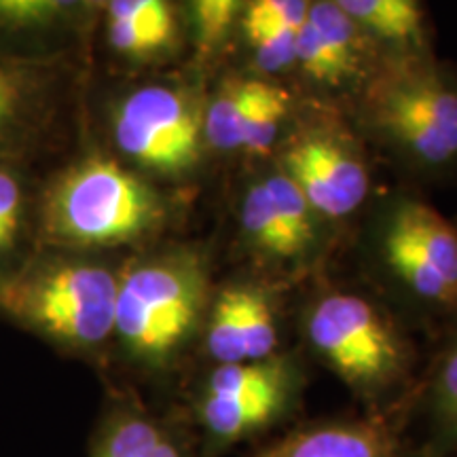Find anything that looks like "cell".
Wrapping results in <instances>:
<instances>
[{"instance_id":"4fadbf2b","label":"cell","mask_w":457,"mask_h":457,"mask_svg":"<svg viewBox=\"0 0 457 457\" xmlns=\"http://www.w3.org/2000/svg\"><path fill=\"white\" fill-rule=\"evenodd\" d=\"M409 428L426 457H457V324L420 375Z\"/></svg>"},{"instance_id":"8fae6325","label":"cell","mask_w":457,"mask_h":457,"mask_svg":"<svg viewBox=\"0 0 457 457\" xmlns=\"http://www.w3.org/2000/svg\"><path fill=\"white\" fill-rule=\"evenodd\" d=\"M87 457H204L197 438L171 409L138 390L111 386L89 436Z\"/></svg>"},{"instance_id":"ffe728a7","label":"cell","mask_w":457,"mask_h":457,"mask_svg":"<svg viewBox=\"0 0 457 457\" xmlns=\"http://www.w3.org/2000/svg\"><path fill=\"white\" fill-rule=\"evenodd\" d=\"M38 83L41 77L32 64L0 57V140L30 112Z\"/></svg>"},{"instance_id":"5bb4252c","label":"cell","mask_w":457,"mask_h":457,"mask_svg":"<svg viewBox=\"0 0 457 457\" xmlns=\"http://www.w3.org/2000/svg\"><path fill=\"white\" fill-rule=\"evenodd\" d=\"M108 41L128 57H151L168 49L176 34L170 0H108Z\"/></svg>"},{"instance_id":"277c9868","label":"cell","mask_w":457,"mask_h":457,"mask_svg":"<svg viewBox=\"0 0 457 457\" xmlns=\"http://www.w3.org/2000/svg\"><path fill=\"white\" fill-rule=\"evenodd\" d=\"M119 271L104 262L51 259L0 279V312L71 353L100 356L112 343Z\"/></svg>"},{"instance_id":"2e32d148","label":"cell","mask_w":457,"mask_h":457,"mask_svg":"<svg viewBox=\"0 0 457 457\" xmlns=\"http://www.w3.org/2000/svg\"><path fill=\"white\" fill-rule=\"evenodd\" d=\"M242 222L250 244L261 254L270 256L273 261H296L293 245L288 242V236H286L270 193L262 182L253 185L245 193Z\"/></svg>"},{"instance_id":"7c38bea8","label":"cell","mask_w":457,"mask_h":457,"mask_svg":"<svg viewBox=\"0 0 457 457\" xmlns=\"http://www.w3.org/2000/svg\"><path fill=\"white\" fill-rule=\"evenodd\" d=\"M284 174L316 212L341 219L364 202L369 176L360 159L327 136H307L288 148Z\"/></svg>"},{"instance_id":"7402d4cb","label":"cell","mask_w":457,"mask_h":457,"mask_svg":"<svg viewBox=\"0 0 457 457\" xmlns=\"http://www.w3.org/2000/svg\"><path fill=\"white\" fill-rule=\"evenodd\" d=\"M307 21L316 28L320 37L328 43L335 55L352 71L353 47H356V24L335 0H318L310 4Z\"/></svg>"},{"instance_id":"5b68a950","label":"cell","mask_w":457,"mask_h":457,"mask_svg":"<svg viewBox=\"0 0 457 457\" xmlns=\"http://www.w3.org/2000/svg\"><path fill=\"white\" fill-rule=\"evenodd\" d=\"M162 216L151 187L104 157H89L57 179L45 204V227L57 242L104 248L131 242Z\"/></svg>"},{"instance_id":"30bf717a","label":"cell","mask_w":457,"mask_h":457,"mask_svg":"<svg viewBox=\"0 0 457 457\" xmlns=\"http://www.w3.org/2000/svg\"><path fill=\"white\" fill-rule=\"evenodd\" d=\"M381 128L428 168L457 163V81L424 72L398 83L381 100Z\"/></svg>"},{"instance_id":"6da1fadb","label":"cell","mask_w":457,"mask_h":457,"mask_svg":"<svg viewBox=\"0 0 457 457\" xmlns=\"http://www.w3.org/2000/svg\"><path fill=\"white\" fill-rule=\"evenodd\" d=\"M301 335L358 411L409 426L421 373L413 341L381 303L356 290H322L303 307Z\"/></svg>"},{"instance_id":"ba28073f","label":"cell","mask_w":457,"mask_h":457,"mask_svg":"<svg viewBox=\"0 0 457 457\" xmlns=\"http://www.w3.org/2000/svg\"><path fill=\"white\" fill-rule=\"evenodd\" d=\"M199 352L204 364L256 362L282 353L278 295L265 284L236 279L212 290Z\"/></svg>"},{"instance_id":"44dd1931","label":"cell","mask_w":457,"mask_h":457,"mask_svg":"<svg viewBox=\"0 0 457 457\" xmlns=\"http://www.w3.org/2000/svg\"><path fill=\"white\" fill-rule=\"evenodd\" d=\"M81 9H85L83 0H0V28H54L71 21Z\"/></svg>"},{"instance_id":"f1b7e54d","label":"cell","mask_w":457,"mask_h":457,"mask_svg":"<svg viewBox=\"0 0 457 457\" xmlns=\"http://www.w3.org/2000/svg\"><path fill=\"white\" fill-rule=\"evenodd\" d=\"M392 3L403 4V7H420V0H392Z\"/></svg>"},{"instance_id":"4316f807","label":"cell","mask_w":457,"mask_h":457,"mask_svg":"<svg viewBox=\"0 0 457 457\" xmlns=\"http://www.w3.org/2000/svg\"><path fill=\"white\" fill-rule=\"evenodd\" d=\"M253 45L256 62L262 71L278 72L295 64V47H296V32L290 28H273V30L259 32L248 37Z\"/></svg>"},{"instance_id":"e0dca14e","label":"cell","mask_w":457,"mask_h":457,"mask_svg":"<svg viewBox=\"0 0 457 457\" xmlns=\"http://www.w3.org/2000/svg\"><path fill=\"white\" fill-rule=\"evenodd\" d=\"M253 100V81L228 83L216 96L204 119V134L219 151L242 148L244 125Z\"/></svg>"},{"instance_id":"cb8c5ba5","label":"cell","mask_w":457,"mask_h":457,"mask_svg":"<svg viewBox=\"0 0 457 457\" xmlns=\"http://www.w3.org/2000/svg\"><path fill=\"white\" fill-rule=\"evenodd\" d=\"M307 0H253L244 15L245 34L253 37L273 28H290L299 32L307 20Z\"/></svg>"},{"instance_id":"ac0fdd59","label":"cell","mask_w":457,"mask_h":457,"mask_svg":"<svg viewBox=\"0 0 457 457\" xmlns=\"http://www.w3.org/2000/svg\"><path fill=\"white\" fill-rule=\"evenodd\" d=\"M267 193H270L278 219L282 222L288 242L293 245L295 256L301 259L313 244V220L312 205L303 197L299 187L286 174H271L262 180Z\"/></svg>"},{"instance_id":"d6986e66","label":"cell","mask_w":457,"mask_h":457,"mask_svg":"<svg viewBox=\"0 0 457 457\" xmlns=\"http://www.w3.org/2000/svg\"><path fill=\"white\" fill-rule=\"evenodd\" d=\"M286 111L288 94L284 89L265 81H253V100L245 117L242 148L250 153H265L276 140Z\"/></svg>"},{"instance_id":"603a6c76","label":"cell","mask_w":457,"mask_h":457,"mask_svg":"<svg viewBox=\"0 0 457 457\" xmlns=\"http://www.w3.org/2000/svg\"><path fill=\"white\" fill-rule=\"evenodd\" d=\"M295 57V64H299L310 77L322 83H337L350 72V68L335 55V51L307 20L296 32Z\"/></svg>"},{"instance_id":"f546056e","label":"cell","mask_w":457,"mask_h":457,"mask_svg":"<svg viewBox=\"0 0 457 457\" xmlns=\"http://www.w3.org/2000/svg\"><path fill=\"white\" fill-rule=\"evenodd\" d=\"M227 4H228V7H231V9H236V11H237L239 0H227Z\"/></svg>"},{"instance_id":"3957f363","label":"cell","mask_w":457,"mask_h":457,"mask_svg":"<svg viewBox=\"0 0 457 457\" xmlns=\"http://www.w3.org/2000/svg\"><path fill=\"white\" fill-rule=\"evenodd\" d=\"M307 370L295 353L239 364H204L171 409L197 438L204 457H225L242 445L265 443L301 421Z\"/></svg>"},{"instance_id":"484cf974","label":"cell","mask_w":457,"mask_h":457,"mask_svg":"<svg viewBox=\"0 0 457 457\" xmlns=\"http://www.w3.org/2000/svg\"><path fill=\"white\" fill-rule=\"evenodd\" d=\"M24 219V191L13 171L0 168V256L13 248Z\"/></svg>"},{"instance_id":"d4e9b609","label":"cell","mask_w":457,"mask_h":457,"mask_svg":"<svg viewBox=\"0 0 457 457\" xmlns=\"http://www.w3.org/2000/svg\"><path fill=\"white\" fill-rule=\"evenodd\" d=\"M188 7L195 20L199 51L212 54L231 26L236 9L228 7L227 0H188Z\"/></svg>"},{"instance_id":"52a82bcc","label":"cell","mask_w":457,"mask_h":457,"mask_svg":"<svg viewBox=\"0 0 457 457\" xmlns=\"http://www.w3.org/2000/svg\"><path fill=\"white\" fill-rule=\"evenodd\" d=\"M204 119L185 91L148 85L129 94L112 119L114 142L131 162L162 174L195 165Z\"/></svg>"},{"instance_id":"7a4b0ae2","label":"cell","mask_w":457,"mask_h":457,"mask_svg":"<svg viewBox=\"0 0 457 457\" xmlns=\"http://www.w3.org/2000/svg\"><path fill=\"white\" fill-rule=\"evenodd\" d=\"M212 290L208 262L191 250L131 262L119 271L112 335L119 356L146 379H168L193 343L199 345Z\"/></svg>"},{"instance_id":"9a60e30c","label":"cell","mask_w":457,"mask_h":457,"mask_svg":"<svg viewBox=\"0 0 457 457\" xmlns=\"http://www.w3.org/2000/svg\"><path fill=\"white\" fill-rule=\"evenodd\" d=\"M352 17L353 24L369 28L387 41L421 47L424 17L421 7H403L392 0H335Z\"/></svg>"},{"instance_id":"9c48e42d","label":"cell","mask_w":457,"mask_h":457,"mask_svg":"<svg viewBox=\"0 0 457 457\" xmlns=\"http://www.w3.org/2000/svg\"><path fill=\"white\" fill-rule=\"evenodd\" d=\"M250 457H426L403 421L350 411L303 417L253 447Z\"/></svg>"},{"instance_id":"83f0119b","label":"cell","mask_w":457,"mask_h":457,"mask_svg":"<svg viewBox=\"0 0 457 457\" xmlns=\"http://www.w3.org/2000/svg\"><path fill=\"white\" fill-rule=\"evenodd\" d=\"M85 9H100V7H106L108 0H83Z\"/></svg>"},{"instance_id":"8992f818","label":"cell","mask_w":457,"mask_h":457,"mask_svg":"<svg viewBox=\"0 0 457 457\" xmlns=\"http://www.w3.org/2000/svg\"><path fill=\"white\" fill-rule=\"evenodd\" d=\"M381 259L390 282L424 316L457 324V228L424 202L398 204L387 222Z\"/></svg>"}]
</instances>
